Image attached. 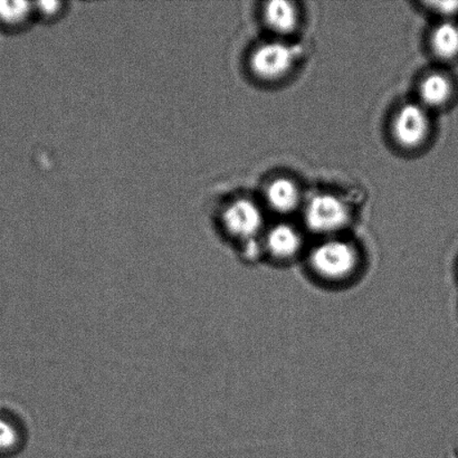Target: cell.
Instances as JSON below:
<instances>
[{"mask_svg":"<svg viewBox=\"0 0 458 458\" xmlns=\"http://www.w3.org/2000/svg\"><path fill=\"white\" fill-rule=\"evenodd\" d=\"M308 265L317 281L325 285L344 286L356 280L361 268V258L352 242L332 238L314 247Z\"/></svg>","mask_w":458,"mask_h":458,"instance_id":"1","label":"cell"},{"mask_svg":"<svg viewBox=\"0 0 458 458\" xmlns=\"http://www.w3.org/2000/svg\"><path fill=\"white\" fill-rule=\"evenodd\" d=\"M263 214L254 201L237 199L229 204L222 215V226L228 237L244 246L255 242L263 227Z\"/></svg>","mask_w":458,"mask_h":458,"instance_id":"2","label":"cell"},{"mask_svg":"<svg viewBox=\"0 0 458 458\" xmlns=\"http://www.w3.org/2000/svg\"><path fill=\"white\" fill-rule=\"evenodd\" d=\"M347 205L338 197L329 194L314 196L305 208V223L317 233H334L341 231L349 222Z\"/></svg>","mask_w":458,"mask_h":458,"instance_id":"3","label":"cell"},{"mask_svg":"<svg viewBox=\"0 0 458 458\" xmlns=\"http://www.w3.org/2000/svg\"><path fill=\"white\" fill-rule=\"evenodd\" d=\"M298 55V48L290 45L280 42L263 44L251 54L250 69L259 79H281L293 67Z\"/></svg>","mask_w":458,"mask_h":458,"instance_id":"4","label":"cell"},{"mask_svg":"<svg viewBox=\"0 0 458 458\" xmlns=\"http://www.w3.org/2000/svg\"><path fill=\"white\" fill-rule=\"evenodd\" d=\"M429 128V116L426 107L416 103H408L394 116L393 132L399 145L411 149L425 141Z\"/></svg>","mask_w":458,"mask_h":458,"instance_id":"5","label":"cell"},{"mask_svg":"<svg viewBox=\"0 0 458 458\" xmlns=\"http://www.w3.org/2000/svg\"><path fill=\"white\" fill-rule=\"evenodd\" d=\"M302 247L303 240L301 233L285 224L274 226L264 241L265 250L269 258L277 262H290L295 259L302 250Z\"/></svg>","mask_w":458,"mask_h":458,"instance_id":"6","label":"cell"},{"mask_svg":"<svg viewBox=\"0 0 458 458\" xmlns=\"http://www.w3.org/2000/svg\"><path fill=\"white\" fill-rule=\"evenodd\" d=\"M301 195L298 186L290 179L277 178L267 188V200L278 213L293 212L300 204Z\"/></svg>","mask_w":458,"mask_h":458,"instance_id":"7","label":"cell"},{"mask_svg":"<svg viewBox=\"0 0 458 458\" xmlns=\"http://www.w3.org/2000/svg\"><path fill=\"white\" fill-rule=\"evenodd\" d=\"M264 20L277 34H289L298 24V11L293 4L285 0H273L265 4Z\"/></svg>","mask_w":458,"mask_h":458,"instance_id":"8","label":"cell"},{"mask_svg":"<svg viewBox=\"0 0 458 458\" xmlns=\"http://www.w3.org/2000/svg\"><path fill=\"white\" fill-rule=\"evenodd\" d=\"M29 429L21 420L11 415H0V455L13 454L24 447Z\"/></svg>","mask_w":458,"mask_h":458,"instance_id":"9","label":"cell"},{"mask_svg":"<svg viewBox=\"0 0 458 458\" xmlns=\"http://www.w3.org/2000/svg\"><path fill=\"white\" fill-rule=\"evenodd\" d=\"M423 106L438 107L445 105L452 94L450 81L442 74L434 73L426 76L420 89Z\"/></svg>","mask_w":458,"mask_h":458,"instance_id":"10","label":"cell"},{"mask_svg":"<svg viewBox=\"0 0 458 458\" xmlns=\"http://www.w3.org/2000/svg\"><path fill=\"white\" fill-rule=\"evenodd\" d=\"M33 21H36L34 3L0 2V25L6 29H24Z\"/></svg>","mask_w":458,"mask_h":458,"instance_id":"11","label":"cell"},{"mask_svg":"<svg viewBox=\"0 0 458 458\" xmlns=\"http://www.w3.org/2000/svg\"><path fill=\"white\" fill-rule=\"evenodd\" d=\"M430 45L438 57H455L458 54V26L451 21H444L435 27L430 36Z\"/></svg>","mask_w":458,"mask_h":458,"instance_id":"12","label":"cell"},{"mask_svg":"<svg viewBox=\"0 0 458 458\" xmlns=\"http://www.w3.org/2000/svg\"><path fill=\"white\" fill-rule=\"evenodd\" d=\"M66 4L61 2L34 3L36 21H55L64 15Z\"/></svg>","mask_w":458,"mask_h":458,"instance_id":"13","label":"cell"},{"mask_svg":"<svg viewBox=\"0 0 458 458\" xmlns=\"http://www.w3.org/2000/svg\"><path fill=\"white\" fill-rule=\"evenodd\" d=\"M429 6L443 13V15H453L458 11V2H442V3H430Z\"/></svg>","mask_w":458,"mask_h":458,"instance_id":"14","label":"cell"}]
</instances>
